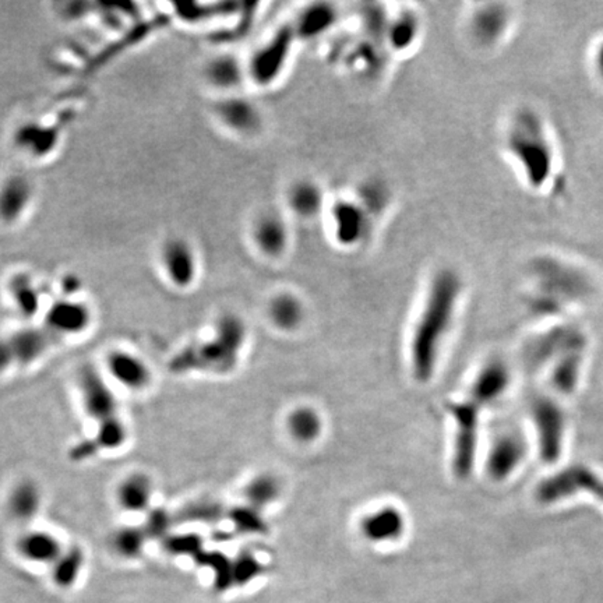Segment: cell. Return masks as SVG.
Listing matches in <instances>:
<instances>
[{"label":"cell","mask_w":603,"mask_h":603,"mask_svg":"<svg viewBox=\"0 0 603 603\" xmlns=\"http://www.w3.org/2000/svg\"><path fill=\"white\" fill-rule=\"evenodd\" d=\"M42 503L44 494L39 484L33 479H21L7 494V513L16 523L28 524L38 517Z\"/></svg>","instance_id":"18"},{"label":"cell","mask_w":603,"mask_h":603,"mask_svg":"<svg viewBox=\"0 0 603 603\" xmlns=\"http://www.w3.org/2000/svg\"><path fill=\"white\" fill-rule=\"evenodd\" d=\"M503 380H504V376L499 366L492 365L484 369L473 386V400H475L473 402L479 404V402L488 401L492 397L496 396Z\"/></svg>","instance_id":"34"},{"label":"cell","mask_w":603,"mask_h":603,"mask_svg":"<svg viewBox=\"0 0 603 603\" xmlns=\"http://www.w3.org/2000/svg\"><path fill=\"white\" fill-rule=\"evenodd\" d=\"M223 505L212 500H203V502H193L186 507L182 508L181 513L176 515V523L183 524H215L223 520L224 515Z\"/></svg>","instance_id":"31"},{"label":"cell","mask_w":603,"mask_h":603,"mask_svg":"<svg viewBox=\"0 0 603 603\" xmlns=\"http://www.w3.org/2000/svg\"><path fill=\"white\" fill-rule=\"evenodd\" d=\"M372 220L359 200L339 199L330 207V226L338 246L357 247L370 235Z\"/></svg>","instance_id":"7"},{"label":"cell","mask_w":603,"mask_h":603,"mask_svg":"<svg viewBox=\"0 0 603 603\" xmlns=\"http://www.w3.org/2000/svg\"><path fill=\"white\" fill-rule=\"evenodd\" d=\"M16 550L26 562L51 567L59 559L65 547L52 532L31 529L17 539Z\"/></svg>","instance_id":"17"},{"label":"cell","mask_w":603,"mask_h":603,"mask_svg":"<svg viewBox=\"0 0 603 603\" xmlns=\"http://www.w3.org/2000/svg\"><path fill=\"white\" fill-rule=\"evenodd\" d=\"M236 531L242 534H263L267 529L265 521L260 517L259 510L252 505H242V507L232 508L226 513Z\"/></svg>","instance_id":"33"},{"label":"cell","mask_w":603,"mask_h":603,"mask_svg":"<svg viewBox=\"0 0 603 603\" xmlns=\"http://www.w3.org/2000/svg\"><path fill=\"white\" fill-rule=\"evenodd\" d=\"M149 541L141 526L123 525L110 535V549L122 560H136L143 555Z\"/></svg>","instance_id":"26"},{"label":"cell","mask_w":603,"mask_h":603,"mask_svg":"<svg viewBox=\"0 0 603 603\" xmlns=\"http://www.w3.org/2000/svg\"><path fill=\"white\" fill-rule=\"evenodd\" d=\"M455 422L454 455L452 470L460 478H467L473 467L476 447L478 408L476 402H461L450 407Z\"/></svg>","instance_id":"8"},{"label":"cell","mask_w":603,"mask_h":603,"mask_svg":"<svg viewBox=\"0 0 603 603\" xmlns=\"http://www.w3.org/2000/svg\"><path fill=\"white\" fill-rule=\"evenodd\" d=\"M246 338V327L236 315L221 316L215 327L214 338L203 342L197 348L179 358V365L189 360L191 368L210 369L213 372L225 373L235 368L239 352Z\"/></svg>","instance_id":"3"},{"label":"cell","mask_w":603,"mask_h":603,"mask_svg":"<svg viewBox=\"0 0 603 603\" xmlns=\"http://www.w3.org/2000/svg\"><path fill=\"white\" fill-rule=\"evenodd\" d=\"M161 270L173 288L186 291L199 278L200 256L191 239L172 235L165 239L158 252Z\"/></svg>","instance_id":"4"},{"label":"cell","mask_w":603,"mask_h":603,"mask_svg":"<svg viewBox=\"0 0 603 603\" xmlns=\"http://www.w3.org/2000/svg\"><path fill=\"white\" fill-rule=\"evenodd\" d=\"M108 376L129 391H143L151 384L152 373L146 360L125 349H113L105 358Z\"/></svg>","instance_id":"13"},{"label":"cell","mask_w":603,"mask_h":603,"mask_svg":"<svg viewBox=\"0 0 603 603\" xmlns=\"http://www.w3.org/2000/svg\"><path fill=\"white\" fill-rule=\"evenodd\" d=\"M337 12L330 5H315L297 16L292 27L297 38H315L336 23Z\"/></svg>","instance_id":"22"},{"label":"cell","mask_w":603,"mask_h":603,"mask_svg":"<svg viewBox=\"0 0 603 603\" xmlns=\"http://www.w3.org/2000/svg\"><path fill=\"white\" fill-rule=\"evenodd\" d=\"M286 203L292 214L304 220H313L324 212L326 197L317 182L299 179L291 184L286 193Z\"/></svg>","instance_id":"20"},{"label":"cell","mask_w":603,"mask_h":603,"mask_svg":"<svg viewBox=\"0 0 603 603\" xmlns=\"http://www.w3.org/2000/svg\"><path fill=\"white\" fill-rule=\"evenodd\" d=\"M13 365L16 360L9 338H0V375L6 373Z\"/></svg>","instance_id":"38"},{"label":"cell","mask_w":603,"mask_h":603,"mask_svg":"<svg viewBox=\"0 0 603 603\" xmlns=\"http://www.w3.org/2000/svg\"><path fill=\"white\" fill-rule=\"evenodd\" d=\"M116 504L130 515H146L154 499V482L147 473H129L118 483L115 491Z\"/></svg>","instance_id":"16"},{"label":"cell","mask_w":603,"mask_h":603,"mask_svg":"<svg viewBox=\"0 0 603 603\" xmlns=\"http://www.w3.org/2000/svg\"><path fill=\"white\" fill-rule=\"evenodd\" d=\"M288 428L295 439L310 443L321 433L320 416L310 408H297L289 415Z\"/></svg>","instance_id":"29"},{"label":"cell","mask_w":603,"mask_h":603,"mask_svg":"<svg viewBox=\"0 0 603 603\" xmlns=\"http://www.w3.org/2000/svg\"><path fill=\"white\" fill-rule=\"evenodd\" d=\"M278 494H280V482L271 475L256 476L244 488L247 504L257 510L271 504Z\"/></svg>","instance_id":"30"},{"label":"cell","mask_w":603,"mask_h":603,"mask_svg":"<svg viewBox=\"0 0 603 603\" xmlns=\"http://www.w3.org/2000/svg\"><path fill=\"white\" fill-rule=\"evenodd\" d=\"M51 336L47 330L30 326L10 334L7 338L12 345L16 365L30 366L41 359L51 345Z\"/></svg>","instance_id":"21"},{"label":"cell","mask_w":603,"mask_h":603,"mask_svg":"<svg viewBox=\"0 0 603 603\" xmlns=\"http://www.w3.org/2000/svg\"><path fill=\"white\" fill-rule=\"evenodd\" d=\"M360 529L366 539L376 544L397 541L404 534V515L396 507L379 508L363 518Z\"/></svg>","instance_id":"19"},{"label":"cell","mask_w":603,"mask_h":603,"mask_svg":"<svg viewBox=\"0 0 603 603\" xmlns=\"http://www.w3.org/2000/svg\"><path fill=\"white\" fill-rule=\"evenodd\" d=\"M594 66L598 75H599V78L603 80V41L600 42V44L598 45V48L595 49Z\"/></svg>","instance_id":"39"},{"label":"cell","mask_w":603,"mask_h":603,"mask_svg":"<svg viewBox=\"0 0 603 603\" xmlns=\"http://www.w3.org/2000/svg\"><path fill=\"white\" fill-rule=\"evenodd\" d=\"M128 439V426L120 415L112 416V418H108V420L97 423L94 442H96L99 450L115 452V450L122 449Z\"/></svg>","instance_id":"28"},{"label":"cell","mask_w":603,"mask_h":603,"mask_svg":"<svg viewBox=\"0 0 603 603\" xmlns=\"http://www.w3.org/2000/svg\"><path fill=\"white\" fill-rule=\"evenodd\" d=\"M294 27L284 26L276 31L262 48L253 55L247 68V75L253 81L268 86L278 80L291 59L292 48L296 39Z\"/></svg>","instance_id":"5"},{"label":"cell","mask_w":603,"mask_h":603,"mask_svg":"<svg viewBox=\"0 0 603 603\" xmlns=\"http://www.w3.org/2000/svg\"><path fill=\"white\" fill-rule=\"evenodd\" d=\"M176 524V515L162 507H151L144 515L141 528L146 532L149 539H162L172 534L173 525Z\"/></svg>","instance_id":"32"},{"label":"cell","mask_w":603,"mask_h":603,"mask_svg":"<svg viewBox=\"0 0 603 603\" xmlns=\"http://www.w3.org/2000/svg\"><path fill=\"white\" fill-rule=\"evenodd\" d=\"M92 313L88 305L73 297H60L45 312V328L52 336L76 337L88 330Z\"/></svg>","instance_id":"12"},{"label":"cell","mask_w":603,"mask_h":603,"mask_svg":"<svg viewBox=\"0 0 603 603\" xmlns=\"http://www.w3.org/2000/svg\"><path fill=\"white\" fill-rule=\"evenodd\" d=\"M420 36V18L413 12H402L399 17L391 20L386 30V38L390 47L396 51H407L415 44Z\"/></svg>","instance_id":"27"},{"label":"cell","mask_w":603,"mask_h":603,"mask_svg":"<svg viewBox=\"0 0 603 603\" xmlns=\"http://www.w3.org/2000/svg\"><path fill=\"white\" fill-rule=\"evenodd\" d=\"M164 546L172 555H191L197 557L203 552V539L197 534H171L164 539Z\"/></svg>","instance_id":"36"},{"label":"cell","mask_w":603,"mask_h":603,"mask_svg":"<svg viewBox=\"0 0 603 603\" xmlns=\"http://www.w3.org/2000/svg\"><path fill=\"white\" fill-rule=\"evenodd\" d=\"M461 292L463 281L457 271L442 268L434 273L413 331L412 368L420 381H428L433 375L440 344L452 326Z\"/></svg>","instance_id":"1"},{"label":"cell","mask_w":603,"mask_h":603,"mask_svg":"<svg viewBox=\"0 0 603 603\" xmlns=\"http://www.w3.org/2000/svg\"><path fill=\"white\" fill-rule=\"evenodd\" d=\"M250 239L262 256L280 259L286 256L291 244V229L280 213L267 210L253 220Z\"/></svg>","instance_id":"10"},{"label":"cell","mask_w":603,"mask_h":603,"mask_svg":"<svg viewBox=\"0 0 603 603\" xmlns=\"http://www.w3.org/2000/svg\"><path fill=\"white\" fill-rule=\"evenodd\" d=\"M512 12L500 4L483 5L471 16L470 33L481 45H496L508 33Z\"/></svg>","instance_id":"15"},{"label":"cell","mask_w":603,"mask_h":603,"mask_svg":"<svg viewBox=\"0 0 603 603\" xmlns=\"http://www.w3.org/2000/svg\"><path fill=\"white\" fill-rule=\"evenodd\" d=\"M504 144L529 188H546L555 175L556 152L541 116L528 108L517 110L508 122Z\"/></svg>","instance_id":"2"},{"label":"cell","mask_w":603,"mask_h":603,"mask_svg":"<svg viewBox=\"0 0 603 603\" xmlns=\"http://www.w3.org/2000/svg\"><path fill=\"white\" fill-rule=\"evenodd\" d=\"M86 563V555L78 546L63 550L59 559L51 566V577L55 586L62 589L72 588L80 578Z\"/></svg>","instance_id":"25"},{"label":"cell","mask_w":603,"mask_h":603,"mask_svg":"<svg viewBox=\"0 0 603 603\" xmlns=\"http://www.w3.org/2000/svg\"><path fill=\"white\" fill-rule=\"evenodd\" d=\"M97 452H99V449L94 439L84 440V442L73 447L70 457L76 461L87 460V458L94 457Z\"/></svg>","instance_id":"37"},{"label":"cell","mask_w":603,"mask_h":603,"mask_svg":"<svg viewBox=\"0 0 603 603\" xmlns=\"http://www.w3.org/2000/svg\"><path fill=\"white\" fill-rule=\"evenodd\" d=\"M36 184L25 173H10L0 182V223L17 225L36 202Z\"/></svg>","instance_id":"11"},{"label":"cell","mask_w":603,"mask_h":603,"mask_svg":"<svg viewBox=\"0 0 603 603\" xmlns=\"http://www.w3.org/2000/svg\"><path fill=\"white\" fill-rule=\"evenodd\" d=\"M265 567L257 560L256 556L250 552H244L236 557L235 562H232V578L234 586H246L253 579L262 576Z\"/></svg>","instance_id":"35"},{"label":"cell","mask_w":603,"mask_h":603,"mask_svg":"<svg viewBox=\"0 0 603 603\" xmlns=\"http://www.w3.org/2000/svg\"><path fill=\"white\" fill-rule=\"evenodd\" d=\"M78 389L80 394L81 407L89 420L94 422L120 415L118 399L110 387L109 381L101 375L96 366L86 365L78 370Z\"/></svg>","instance_id":"6"},{"label":"cell","mask_w":603,"mask_h":603,"mask_svg":"<svg viewBox=\"0 0 603 603\" xmlns=\"http://www.w3.org/2000/svg\"><path fill=\"white\" fill-rule=\"evenodd\" d=\"M215 120L236 136H255L263 128V115L256 102L239 94L224 96L213 108Z\"/></svg>","instance_id":"9"},{"label":"cell","mask_w":603,"mask_h":603,"mask_svg":"<svg viewBox=\"0 0 603 603\" xmlns=\"http://www.w3.org/2000/svg\"><path fill=\"white\" fill-rule=\"evenodd\" d=\"M304 305L299 297L289 292L278 294L271 299L268 315L276 327L291 331L299 327L304 320Z\"/></svg>","instance_id":"24"},{"label":"cell","mask_w":603,"mask_h":603,"mask_svg":"<svg viewBox=\"0 0 603 603\" xmlns=\"http://www.w3.org/2000/svg\"><path fill=\"white\" fill-rule=\"evenodd\" d=\"M203 78L208 87L224 92V96L236 94L246 80L247 68L236 55L223 52L210 57L203 66Z\"/></svg>","instance_id":"14"},{"label":"cell","mask_w":603,"mask_h":603,"mask_svg":"<svg viewBox=\"0 0 603 603\" xmlns=\"http://www.w3.org/2000/svg\"><path fill=\"white\" fill-rule=\"evenodd\" d=\"M9 295L18 315L33 318L41 309V295L27 274H17L9 281Z\"/></svg>","instance_id":"23"}]
</instances>
